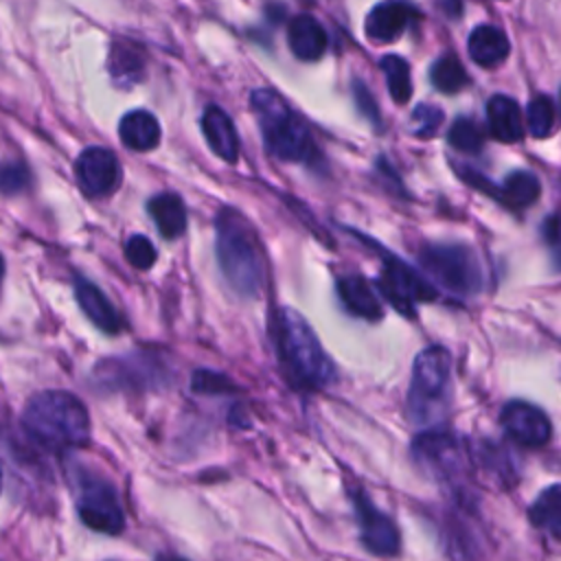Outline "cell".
Returning <instances> with one entry per match:
<instances>
[{"label":"cell","mask_w":561,"mask_h":561,"mask_svg":"<svg viewBox=\"0 0 561 561\" xmlns=\"http://www.w3.org/2000/svg\"><path fill=\"white\" fill-rule=\"evenodd\" d=\"M270 335L285 379L298 390H322L337 377L309 322L291 307H278L270 320Z\"/></svg>","instance_id":"6da1fadb"},{"label":"cell","mask_w":561,"mask_h":561,"mask_svg":"<svg viewBox=\"0 0 561 561\" xmlns=\"http://www.w3.org/2000/svg\"><path fill=\"white\" fill-rule=\"evenodd\" d=\"M26 436L48 451H70L88 445L90 414L79 397L66 390H42L22 410Z\"/></svg>","instance_id":"7a4b0ae2"},{"label":"cell","mask_w":561,"mask_h":561,"mask_svg":"<svg viewBox=\"0 0 561 561\" xmlns=\"http://www.w3.org/2000/svg\"><path fill=\"white\" fill-rule=\"evenodd\" d=\"M217 263L241 298L259 296L263 287V252L252 224L234 208H221L215 219Z\"/></svg>","instance_id":"3957f363"},{"label":"cell","mask_w":561,"mask_h":561,"mask_svg":"<svg viewBox=\"0 0 561 561\" xmlns=\"http://www.w3.org/2000/svg\"><path fill=\"white\" fill-rule=\"evenodd\" d=\"M451 355L443 346L423 348L412 364L405 416L421 430L445 427L451 410Z\"/></svg>","instance_id":"277c9868"},{"label":"cell","mask_w":561,"mask_h":561,"mask_svg":"<svg viewBox=\"0 0 561 561\" xmlns=\"http://www.w3.org/2000/svg\"><path fill=\"white\" fill-rule=\"evenodd\" d=\"M250 105L263 142L274 158L283 162H316L318 147L307 125L278 92L270 88H256L250 94Z\"/></svg>","instance_id":"5b68a950"},{"label":"cell","mask_w":561,"mask_h":561,"mask_svg":"<svg viewBox=\"0 0 561 561\" xmlns=\"http://www.w3.org/2000/svg\"><path fill=\"white\" fill-rule=\"evenodd\" d=\"M414 465L423 476L449 489L451 495L471 493L467 482L473 473L471 440L447 427H432L416 434L410 445Z\"/></svg>","instance_id":"8992f818"},{"label":"cell","mask_w":561,"mask_h":561,"mask_svg":"<svg viewBox=\"0 0 561 561\" xmlns=\"http://www.w3.org/2000/svg\"><path fill=\"white\" fill-rule=\"evenodd\" d=\"M425 274L458 298H471L486 285V276L476 252L462 243H430L419 252Z\"/></svg>","instance_id":"52a82bcc"},{"label":"cell","mask_w":561,"mask_h":561,"mask_svg":"<svg viewBox=\"0 0 561 561\" xmlns=\"http://www.w3.org/2000/svg\"><path fill=\"white\" fill-rule=\"evenodd\" d=\"M79 519L103 535H118L125 528V511L116 486L101 473L81 471L75 484Z\"/></svg>","instance_id":"ba28073f"},{"label":"cell","mask_w":561,"mask_h":561,"mask_svg":"<svg viewBox=\"0 0 561 561\" xmlns=\"http://www.w3.org/2000/svg\"><path fill=\"white\" fill-rule=\"evenodd\" d=\"M476 519V502L471 493L451 495L440 519V539L454 561H478L482 554V535Z\"/></svg>","instance_id":"9c48e42d"},{"label":"cell","mask_w":561,"mask_h":561,"mask_svg":"<svg viewBox=\"0 0 561 561\" xmlns=\"http://www.w3.org/2000/svg\"><path fill=\"white\" fill-rule=\"evenodd\" d=\"M377 285L383 298L408 318H414L419 302L436 298L434 285L390 252L383 254V270L377 278Z\"/></svg>","instance_id":"30bf717a"},{"label":"cell","mask_w":561,"mask_h":561,"mask_svg":"<svg viewBox=\"0 0 561 561\" xmlns=\"http://www.w3.org/2000/svg\"><path fill=\"white\" fill-rule=\"evenodd\" d=\"M348 500L355 511L359 539L364 548L381 559L397 557L401 552V533L394 519L388 513H383L362 489H348Z\"/></svg>","instance_id":"8fae6325"},{"label":"cell","mask_w":561,"mask_h":561,"mask_svg":"<svg viewBox=\"0 0 561 561\" xmlns=\"http://www.w3.org/2000/svg\"><path fill=\"white\" fill-rule=\"evenodd\" d=\"M94 373L99 381L110 388H158L169 379L160 357L147 353L101 362Z\"/></svg>","instance_id":"7c38bea8"},{"label":"cell","mask_w":561,"mask_h":561,"mask_svg":"<svg viewBox=\"0 0 561 561\" xmlns=\"http://www.w3.org/2000/svg\"><path fill=\"white\" fill-rule=\"evenodd\" d=\"M500 425L511 440L524 447H543L552 436V423L548 414L535 403L519 399L504 403L500 412Z\"/></svg>","instance_id":"4fadbf2b"},{"label":"cell","mask_w":561,"mask_h":561,"mask_svg":"<svg viewBox=\"0 0 561 561\" xmlns=\"http://www.w3.org/2000/svg\"><path fill=\"white\" fill-rule=\"evenodd\" d=\"M75 175L88 197H105L121 182L118 158L105 147H88L75 162Z\"/></svg>","instance_id":"5bb4252c"},{"label":"cell","mask_w":561,"mask_h":561,"mask_svg":"<svg viewBox=\"0 0 561 561\" xmlns=\"http://www.w3.org/2000/svg\"><path fill=\"white\" fill-rule=\"evenodd\" d=\"M416 18L414 9L399 0H386L370 9L366 15V35L375 42H394L399 39L410 22Z\"/></svg>","instance_id":"9a60e30c"},{"label":"cell","mask_w":561,"mask_h":561,"mask_svg":"<svg viewBox=\"0 0 561 561\" xmlns=\"http://www.w3.org/2000/svg\"><path fill=\"white\" fill-rule=\"evenodd\" d=\"M202 131L208 142V147L219 156L224 162H237L239 160V134L232 123V118L219 107V105H208L202 116Z\"/></svg>","instance_id":"2e32d148"},{"label":"cell","mask_w":561,"mask_h":561,"mask_svg":"<svg viewBox=\"0 0 561 561\" xmlns=\"http://www.w3.org/2000/svg\"><path fill=\"white\" fill-rule=\"evenodd\" d=\"M471 460H473V471L480 469L489 480H493L500 486H511L517 480V469L513 462L511 449L502 443L493 440H471Z\"/></svg>","instance_id":"e0dca14e"},{"label":"cell","mask_w":561,"mask_h":561,"mask_svg":"<svg viewBox=\"0 0 561 561\" xmlns=\"http://www.w3.org/2000/svg\"><path fill=\"white\" fill-rule=\"evenodd\" d=\"M75 298L81 307V311L92 320L94 327H99L105 333H118L123 329V318L116 311V307L107 300V296L88 278L77 276L75 278Z\"/></svg>","instance_id":"ac0fdd59"},{"label":"cell","mask_w":561,"mask_h":561,"mask_svg":"<svg viewBox=\"0 0 561 561\" xmlns=\"http://www.w3.org/2000/svg\"><path fill=\"white\" fill-rule=\"evenodd\" d=\"M287 44L300 61H316L324 55L329 46V37L324 26L309 13H300L291 18L287 26Z\"/></svg>","instance_id":"d6986e66"},{"label":"cell","mask_w":561,"mask_h":561,"mask_svg":"<svg viewBox=\"0 0 561 561\" xmlns=\"http://www.w3.org/2000/svg\"><path fill=\"white\" fill-rule=\"evenodd\" d=\"M486 127L500 142H517L524 136V116L515 99L506 94H493L486 101Z\"/></svg>","instance_id":"ffe728a7"},{"label":"cell","mask_w":561,"mask_h":561,"mask_svg":"<svg viewBox=\"0 0 561 561\" xmlns=\"http://www.w3.org/2000/svg\"><path fill=\"white\" fill-rule=\"evenodd\" d=\"M337 296H340L342 305L346 307V311H351L357 318L377 322L383 316L381 300L364 276L348 274V276L337 278Z\"/></svg>","instance_id":"44dd1931"},{"label":"cell","mask_w":561,"mask_h":561,"mask_svg":"<svg viewBox=\"0 0 561 561\" xmlns=\"http://www.w3.org/2000/svg\"><path fill=\"white\" fill-rule=\"evenodd\" d=\"M508 53H511L508 37L495 24H480L471 31L469 55L478 66H482V68L497 66L508 57Z\"/></svg>","instance_id":"7402d4cb"},{"label":"cell","mask_w":561,"mask_h":561,"mask_svg":"<svg viewBox=\"0 0 561 561\" xmlns=\"http://www.w3.org/2000/svg\"><path fill=\"white\" fill-rule=\"evenodd\" d=\"M118 136L131 151H151L160 142V123L147 110H134L121 118Z\"/></svg>","instance_id":"603a6c76"},{"label":"cell","mask_w":561,"mask_h":561,"mask_svg":"<svg viewBox=\"0 0 561 561\" xmlns=\"http://www.w3.org/2000/svg\"><path fill=\"white\" fill-rule=\"evenodd\" d=\"M147 210L164 239H175L186 228V208L178 193H158L147 202Z\"/></svg>","instance_id":"cb8c5ba5"},{"label":"cell","mask_w":561,"mask_h":561,"mask_svg":"<svg viewBox=\"0 0 561 561\" xmlns=\"http://www.w3.org/2000/svg\"><path fill=\"white\" fill-rule=\"evenodd\" d=\"M142 72H145V57H142L140 46L134 42H114L112 50H110L112 79L118 85L129 88L140 81Z\"/></svg>","instance_id":"d4e9b609"},{"label":"cell","mask_w":561,"mask_h":561,"mask_svg":"<svg viewBox=\"0 0 561 561\" xmlns=\"http://www.w3.org/2000/svg\"><path fill=\"white\" fill-rule=\"evenodd\" d=\"M528 517L535 528L548 533L552 539H561V486L550 484L543 489L530 504Z\"/></svg>","instance_id":"484cf974"},{"label":"cell","mask_w":561,"mask_h":561,"mask_svg":"<svg viewBox=\"0 0 561 561\" xmlns=\"http://www.w3.org/2000/svg\"><path fill=\"white\" fill-rule=\"evenodd\" d=\"M541 195V184L530 171H513L506 175L504 184L495 188V197L511 208L533 206Z\"/></svg>","instance_id":"4316f807"},{"label":"cell","mask_w":561,"mask_h":561,"mask_svg":"<svg viewBox=\"0 0 561 561\" xmlns=\"http://www.w3.org/2000/svg\"><path fill=\"white\" fill-rule=\"evenodd\" d=\"M430 79L432 85L443 94H456L469 85V75L458 55L454 53H445L432 64Z\"/></svg>","instance_id":"83f0119b"},{"label":"cell","mask_w":561,"mask_h":561,"mask_svg":"<svg viewBox=\"0 0 561 561\" xmlns=\"http://www.w3.org/2000/svg\"><path fill=\"white\" fill-rule=\"evenodd\" d=\"M383 75H386V83H388V92L392 96V101L397 105H403L410 101L412 96V77H410V64L399 57V55H386L379 61Z\"/></svg>","instance_id":"f1b7e54d"},{"label":"cell","mask_w":561,"mask_h":561,"mask_svg":"<svg viewBox=\"0 0 561 561\" xmlns=\"http://www.w3.org/2000/svg\"><path fill=\"white\" fill-rule=\"evenodd\" d=\"M526 123L528 131L535 138H546L552 134L557 123V110L554 103L548 96H535L526 107Z\"/></svg>","instance_id":"f546056e"},{"label":"cell","mask_w":561,"mask_h":561,"mask_svg":"<svg viewBox=\"0 0 561 561\" xmlns=\"http://www.w3.org/2000/svg\"><path fill=\"white\" fill-rule=\"evenodd\" d=\"M447 142L465 153H478L484 145V134L471 118H456L447 131Z\"/></svg>","instance_id":"4dcf8cb0"},{"label":"cell","mask_w":561,"mask_h":561,"mask_svg":"<svg viewBox=\"0 0 561 561\" xmlns=\"http://www.w3.org/2000/svg\"><path fill=\"white\" fill-rule=\"evenodd\" d=\"M156 248L145 234H131L125 241V259L136 267V270H149L156 263Z\"/></svg>","instance_id":"1f68e13d"},{"label":"cell","mask_w":561,"mask_h":561,"mask_svg":"<svg viewBox=\"0 0 561 561\" xmlns=\"http://www.w3.org/2000/svg\"><path fill=\"white\" fill-rule=\"evenodd\" d=\"M443 123V110L430 103H421L414 107L412 112V134L421 136V138H430L434 136V131L438 129V125Z\"/></svg>","instance_id":"d6a6232c"},{"label":"cell","mask_w":561,"mask_h":561,"mask_svg":"<svg viewBox=\"0 0 561 561\" xmlns=\"http://www.w3.org/2000/svg\"><path fill=\"white\" fill-rule=\"evenodd\" d=\"M28 186V169L22 162L0 164V193L15 195Z\"/></svg>","instance_id":"836d02e7"},{"label":"cell","mask_w":561,"mask_h":561,"mask_svg":"<svg viewBox=\"0 0 561 561\" xmlns=\"http://www.w3.org/2000/svg\"><path fill=\"white\" fill-rule=\"evenodd\" d=\"M191 388L195 392H202V394H226L232 390V383L226 375L221 373H213V370H197L193 375V381H191Z\"/></svg>","instance_id":"e575fe53"},{"label":"cell","mask_w":561,"mask_h":561,"mask_svg":"<svg viewBox=\"0 0 561 561\" xmlns=\"http://www.w3.org/2000/svg\"><path fill=\"white\" fill-rule=\"evenodd\" d=\"M353 94H355V101H357V107L362 110V114L366 118H370V123L379 125V110H377V103L373 99V94L368 92V88L359 81L353 83Z\"/></svg>","instance_id":"d590c367"},{"label":"cell","mask_w":561,"mask_h":561,"mask_svg":"<svg viewBox=\"0 0 561 561\" xmlns=\"http://www.w3.org/2000/svg\"><path fill=\"white\" fill-rule=\"evenodd\" d=\"M543 234H546V239L552 243V245H557V215L552 213L548 219H546V230H543Z\"/></svg>","instance_id":"8d00e7d4"},{"label":"cell","mask_w":561,"mask_h":561,"mask_svg":"<svg viewBox=\"0 0 561 561\" xmlns=\"http://www.w3.org/2000/svg\"><path fill=\"white\" fill-rule=\"evenodd\" d=\"M445 7H447L445 11H447L449 15H460V0H447Z\"/></svg>","instance_id":"74e56055"},{"label":"cell","mask_w":561,"mask_h":561,"mask_svg":"<svg viewBox=\"0 0 561 561\" xmlns=\"http://www.w3.org/2000/svg\"><path fill=\"white\" fill-rule=\"evenodd\" d=\"M2 276H4V261H2V256H0V280H2Z\"/></svg>","instance_id":"f35d334b"},{"label":"cell","mask_w":561,"mask_h":561,"mask_svg":"<svg viewBox=\"0 0 561 561\" xmlns=\"http://www.w3.org/2000/svg\"><path fill=\"white\" fill-rule=\"evenodd\" d=\"M2 480H4V478H2V465H0V491H2Z\"/></svg>","instance_id":"ab89813d"},{"label":"cell","mask_w":561,"mask_h":561,"mask_svg":"<svg viewBox=\"0 0 561 561\" xmlns=\"http://www.w3.org/2000/svg\"><path fill=\"white\" fill-rule=\"evenodd\" d=\"M305 2H311V0H305Z\"/></svg>","instance_id":"60d3db41"},{"label":"cell","mask_w":561,"mask_h":561,"mask_svg":"<svg viewBox=\"0 0 561 561\" xmlns=\"http://www.w3.org/2000/svg\"><path fill=\"white\" fill-rule=\"evenodd\" d=\"M160 561H164V559H160Z\"/></svg>","instance_id":"b9f144b4"}]
</instances>
